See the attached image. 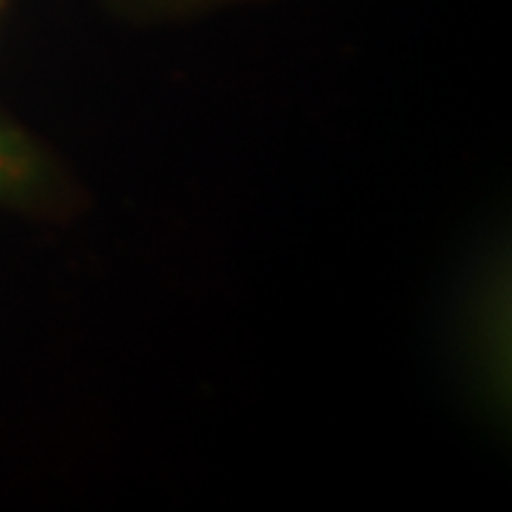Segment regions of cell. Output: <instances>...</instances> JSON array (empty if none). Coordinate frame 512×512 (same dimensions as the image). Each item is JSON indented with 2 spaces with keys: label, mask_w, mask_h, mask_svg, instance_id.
Instances as JSON below:
<instances>
[{
  "label": "cell",
  "mask_w": 512,
  "mask_h": 512,
  "mask_svg": "<svg viewBox=\"0 0 512 512\" xmlns=\"http://www.w3.org/2000/svg\"><path fill=\"white\" fill-rule=\"evenodd\" d=\"M36 181V159L22 138L0 126V195H17Z\"/></svg>",
  "instance_id": "obj_1"
}]
</instances>
